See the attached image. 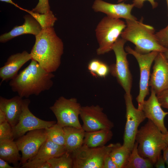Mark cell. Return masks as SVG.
Returning <instances> with one entry per match:
<instances>
[{
  "instance_id": "cell-1",
  "label": "cell",
  "mask_w": 168,
  "mask_h": 168,
  "mask_svg": "<svg viewBox=\"0 0 168 168\" xmlns=\"http://www.w3.org/2000/svg\"><path fill=\"white\" fill-rule=\"evenodd\" d=\"M54 77L52 72H47L31 59L29 64L11 80L9 85L18 96L28 98L49 90L53 85L52 79Z\"/></svg>"
},
{
  "instance_id": "cell-2",
  "label": "cell",
  "mask_w": 168,
  "mask_h": 168,
  "mask_svg": "<svg viewBox=\"0 0 168 168\" xmlns=\"http://www.w3.org/2000/svg\"><path fill=\"white\" fill-rule=\"evenodd\" d=\"M35 42L30 53L32 59L48 72L56 71L61 62L64 45L53 27L42 29L35 36Z\"/></svg>"
},
{
  "instance_id": "cell-3",
  "label": "cell",
  "mask_w": 168,
  "mask_h": 168,
  "mask_svg": "<svg viewBox=\"0 0 168 168\" xmlns=\"http://www.w3.org/2000/svg\"><path fill=\"white\" fill-rule=\"evenodd\" d=\"M143 19L142 18L139 21L126 20V26L121 34V38L134 44L135 50L140 54L152 51L164 53L167 49L158 42L154 28L144 24Z\"/></svg>"
},
{
  "instance_id": "cell-4",
  "label": "cell",
  "mask_w": 168,
  "mask_h": 168,
  "mask_svg": "<svg viewBox=\"0 0 168 168\" xmlns=\"http://www.w3.org/2000/svg\"><path fill=\"white\" fill-rule=\"evenodd\" d=\"M135 141L138 143L139 154L149 160L154 165L161 151L168 146L164 140L163 133L149 119L138 129Z\"/></svg>"
},
{
  "instance_id": "cell-5",
  "label": "cell",
  "mask_w": 168,
  "mask_h": 168,
  "mask_svg": "<svg viewBox=\"0 0 168 168\" xmlns=\"http://www.w3.org/2000/svg\"><path fill=\"white\" fill-rule=\"evenodd\" d=\"M126 26V23L119 19L107 16L102 18L95 29L99 45L96 50L97 54H103L112 50L113 45Z\"/></svg>"
},
{
  "instance_id": "cell-6",
  "label": "cell",
  "mask_w": 168,
  "mask_h": 168,
  "mask_svg": "<svg viewBox=\"0 0 168 168\" xmlns=\"http://www.w3.org/2000/svg\"><path fill=\"white\" fill-rule=\"evenodd\" d=\"M126 41L119 38L113 45L112 50L115 56L116 62L110 67V72L115 77L127 94H131L132 77L127 58L128 54L124 50V45Z\"/></svg>"
},
{
  "instance_id": "cell-7",
  "label": "cell",
  "mask_w": 168,
  "mask_h": 168,
  "mask_svg": "<svg viewBox=\"0 0 168 168\" xmlns=\"http://www.w3.org/2000/svg\"><path fill=\"white\" fill-rule=\"evenodd\" d=\"M81 107L76 98L67 99L61 96L49 108L57 119V123L62 127L72 126L81 128L79 120Z\"/></svg>"
},
{
  "instance_id": "cell-8",
  "label": "cell",
  "mask_w": 168,
  "mask_h": 168,
  "mask_svg": "<svg viewBox=\"0 0 168 168\" xmlns=\"http://www.w3.org/2000/svg\"><path fill=\"white\" fill-rule=\"evenodd\" d=\"M112 144L96 147L83 144L71 153L73 168H103L104 157L111 150Z\"/></svg>"
},
{
  "instance_id": "cell-9",
  "label": "cell",
  "mask_w": 168,
  "mask_h": 168,
  "mask_svg": "<svg viewBox=\"0 0 168 168\" xmlns=\"http://www.w3.org/2000/svg\"><path fill=\"white\" fill-rule=\"evenodd\" d=\"M125 50L128 54L132 55L136 58L139 66V91L136 100L138 103V109L142 110L145 98L149 93V82L151 67L159 52L152 51L147 54H140L128 46L125 47Z\"/></svg>"
},
{
  "instance_id": "cell-10",
  "label": "cell",
  "mask_w": 168,
  "mask_h": 168,
  "mask_svg": "<svg viewBox=\"0 0 168 168\" xmlns=\"http://www.w3.org/2000/svg\"><path fill=\"white\" fill-rule=\"evenodd\" d=\"M124 98L126 120L122 145L132 151L136 142L135 138L138 126L146 118L142 110L136 109L133 105L131 94L125 93Z\"/></svg>"
},
{
  "instance_id": "cell-11",
  "label": "cell",
  "mask_w": 168,
  "mask_h": 168,
  "mask_svg": "<svg viewBox=\"0 0 168 168\" xmlns=\"http://www.w3.org/2000/svg\"><path fill=\"white\" fill-rule=\"evenodd\" d=\"M47 139L45 129L30 131L18 138L16 142L22 154L19 166L34 157Z\"/></svg>"
},
{
  "instance_id": "cell-12",
  "label": "cell",
  "mask_w": 168,
  "mask_h": 168,
  "mask_svg": "<svg viewBox=\"0 0 168 168\" xmlns=\"http://www.w3.org/2000/svg\"><path fill=\"white\" fill-rule=\"evenodd\" d=\"M80 116L83 124L82 128L85 132L100 129H111L114 124L99 105L82 106Z\"/></svg>"
},
{
  "instance_id": "cell-13",
  "label": "cell",
  "mask_w": 168,
  "mask_h": 168,
  "mask_svg": "<svg viewBox=\"0 0 168 168\" xmlns=\"http://www.w3.org/2000/svg\"><path fill=\"white\" fill-rule=\"evenodd\" d=\"M30 102L28 99H23L22 111L18 121L12 128L14 139L18 138L30 131L46 129L56 123L55 121H45L35 116L29 110Z\"/></svg>"
},
{
  "instance_id": "cell-14",
  "label": "cell",
  "mask_w": 168,
  "mask_h": 168,
  "mask_svg": "<svg viewBox=\"0 0 168 168\" xmlns=\"http://www.w3.org/2000/svg\"><path fill=\"white\" fill-rule=\"evenodd\" d=\"M154 61L149 85L157 95L168 89V60L164 53L160 52Z\"/></svg>"
},
{
  "instance_id": "cell-15",
  "label": "cell",
  "mask_w": 168,
  "mask_h": 168,
  "mask_svg": "<svg viewBox=\"0 0 168 168\" xmlns=\"http://www.w3.org/2000/svg\"><path fill=\"white\" fill-rule=\"evenodd\" d=\"M151 94L147 100H144L142 110L146 117L152 122L163 134L168 132L164 124L165 117L168 112L164 111L159 103L156 94L151 88Z\"/></svg>"
},
{
  "instance_id": "cell-16",
  "label": "cell",
  "mask_w": 168,
  "mask_h": 168,
  "mask_svg": "<svg viewBox=\"0 0 168 168\" xmlns=\"http://www.w3.org/2000/svg\"><path fill=\"white\" fill-rule=\"evenodd\" d=\"M134 7L133 3L126 4L122 2L113 4L103 0H95L92 8L95 12L104 13L106 16L113 18L137 20V18L131 13Z\"/></svg>"
},
{
  "instance_id": "cell-17",
  "label": "cell",
  "mask_w": 168,
  "mask_h": 168,
  "mask_svg": "<svg viewBox=\"0 0 168 168\" xmlns=\"http://www.w3.org/2000/svg\"><path fill=\"white\" fill-rule=\"evenodd\" d=\"M32 58L30 53L26 51L10 56L4 65L0 68L1 83L13 79L18 74L19 70Z\"/></svg>"
},
{
  "instance_id": "cell-18",
  "label": "cell",
  "mask_w": 168,
  "mask_h": 168,
  "mask_svg": "<svg viewBox=\"0 0 168 168\" xmlns=\"http://www.w3.org/2000/svg\"><path fill=\"white\" fill-rule=\"evenodd\" d=\"M24 18L25 21L22 25L16 26L10 31L0 35V42L5 43L15 37L24 34H32L35 36L41 31L42 29L40 25L31 15L27 14Z\"/></svg>"
},
{
  "instance_id": "cell-19",
  "label": "cell",
  "mask_w": 168,
  "mask_h": 168,
  "mask_svg": "<svg viewBox=\"0 0 168 168\" xmlns=\"http://www.w3.org/2000/svg\"><path fill=\"white\" fill-rule=\"evenodd\" d=\"M19 96L7 99L0 97V110L5 114L7 121L12 127L17 123L21 113L23 99Z\"/></svg>"
},
{
  "instance_id": "cell-20",
  "label": "cell",
  "mask_w": 168,
  "mask_h": 168,
  "mask_svg": "<svg viewBox=\"0 0 168 168\" xmlns=\"http://www.w3.org/2000/svg\"><path fill=\"white\" fill-rule=\"evenodd\" d=\"M63 129L64 147L67 152L72 153L83 145L85 132L82 128L72 126L65 127Z\"/></svg>"
},
{
  "instance_id": "cell-21",
  "label": "cell",
  "mask_w": 168,
  "mask_h": 168,
  "mask_svg": "<svg viewBox=\"0 0 168 168\" xmlns=\"http://www.w3.org/2000/svg\"><path fill=\"white\" fill-rule=\"evenodd\" d=\"M16 142L10 140H0V158L10 163L16 168L19 167V161L21 157Z\"/></svg>"
},
{
  "instance_id": "cell-22",
  "label": "cell",
  "mask_w": 168,
  "mask_h": 168,
  "mask_svg": "<svg viewBox=\"0 0 168 168\" xmlns=\"http://www.w3.org/2000/svg\"><path fill=\"white\" fill-rule=\"evenodd\" d=\"M113 136L111 129L85 132L83 144L91 147H102L105 145Z\"/></svg>"
},
{
  "instance_id": "cell-23",
  "label": "cell",
  "mask_w": 168,
  "mask_h": 168,
  "mask_svg": "<svg viewBox=\"0 0 168 168\" xmlns=\"http://www.w3.org/2000/svg\"><path fill=\"white\" fill-rule=\"evenodd\" d=\"M66 152L64 146L58 145L47 139L37 154L31 159H39L47 161L51 158L59 156Z\"/></svg>"
},
{
  "instance_id": "cell-24",
  "label": "cell",
  "mask_w": 168,
  "mask_h": 168,
  "mask_svg": "<svg viewBox=\"0 0 168 168\" xmlns=\"http://www.w3.org/2000/svg\"><path fill=\"white\" fill-rule=\"evenodd\" d=\"M131 151L120 143L112 144L110 155L117 167L124 168Z\"/></svg>"
},
{
  "instance_id": "cell-25",
  "label": "cell",
  "mask_w": 168,
  "mask_h": 168,
  "mask_svg": "<svg viewBox=\"0 0 168 168\" xmlns=\"http://www.w3.org/2000/svg\"><path fill=\"white\" fill-rule=\"evenodd\" d=\"M138 143L135 142L124 168H151L154 164L149 160L141 156L139 154Z\"/></svg>"
},
{
  "instance_id": "cell-26",
  "label": "cell",
  "mask_w": 168,
  "mask_h": 168,
  "mask_svg": "<svg viewBox=\"0 0 168 168\" xmlns=\"http://www.w3.org/2000/svg\"><path fill=\"white\" fill-rule=\"evenodd\" d=\"M22 10L26 12L34 17L40 25L42 29L53 27L57 20V18L51 11L47 13L41 14L23 8Z\"/></svg>"
},
{
  "instance_id": "cell-27",
  "label": "cell",
  "mask_w": 168,
  "mask_h": 168,
  "mask_svg": "<svg viewBox=\"0 0 168 168\" xmlns=\"http://www.w3.org/2000/svg\"><path fill=\"white\" fill-rule=\"evenodd\" d=\"M45 130L47 139L58 145L64 146L65 139L63 127L56 123Z\"/></svg>"
},
{
  "instance_id": "cell-28",
  "label": "cell",
  "mask_w": 168,
  "mask_h": 168,
  "mask_svg": "<svg viewBox=\"0 0 168 168\" xmlns=\"http://www.w3.org/2000/svg\"><path fill=\"white\" fill-rule=\"evenodd\" d=\"M51 168H73V159L71 153L66 152L61 155L47 161Z\"/></svg>"
},
{
  "instance_id": "cell-29",
  "label": "cell",
  "mask_w": 168,
  "mask_h": 168,
  "mask_svg": "<svg viewBox=\"0 0 168 168\" xmlns=\"http://www.w3.org/2000/svg\"><path fill=\"white\" fill-rule=\"evenodd\" d=\"M14 139L12 128L9 123L6 121L0 124V140Z\"/></svg>"
},
{
  "instance_id": "cell-30",
  "label": "cell",
  "mask_w": 168,
  "mask_h": 168,
  "mask_svg": "<svg viewBox=\"0 0 168 168\" xmlns=\"http://www.w3.org/2000/svg\"><path fill=\"white\" fill-rule=\"evenodd\" d=\"M25 168H51L50 165L47 161L39 159H32L27 161L21 166Z\"/></svg>"
},
{
  "instance_id": "cell-31",
  "label": "cell",
  "mask_w": 168,
  "mask_h": 168,
  "mask_svg": "<svg viewBox=\"0 0 168 168\" xmlns=\"http://www.w3.org/2000/svg\"><path fill=\"white\" fill-rule=\"evenodd\" d=\"M155 35L159 44L168 49V24L166 27L155 33Z\"/></svg>"
},
{
  "instance_id": "cell-32",
  "label": "cell",
  "mask_w": 168,
  "mask_h": 168,
  "mask_svg": "<svg viewBox=\"0 0 168 168\" xmlns=\"http://www.w3.org/2000/svg\"><path fill=\"white\" fill-rule=\"evenodd\" d=\"M31 11L39 13H48L51 10L49 3V0H38V2L36 6Z\"/></svg>"
},
{
  "instance_id": "cell-33",
  "label": "cell",
  "mask_w": 168,
  "mask_h": 168,
  "mask_svg": "<svg viewBox=\"0 0 168 168\" xmlns=\"http://www.w3.org/2000/svg\"><path fill=\"white\" fill-rule=\"evenodd\" d=\"M156 96L161 107L168 110V89L162 91Z\"/></svg>"
},
{
  "instance_id": "cell-34",
  "label": "cell",
  "mask_w": 168,
  "mask_h": 168,
  "mask_svg": "<svg viewBox=\"0 0 168 168\" xmlns=\"http://www.w3.org/2000/svg\"><path fill=\"white\" fill-rule=\"evenodd\" d=\"M101 62L99 59H95L92 60L88 63V69L93 76L96 77V73Z\"/></svg>"
},
{
  "instance_id": "cell-35",
  "label": "cell",
  "mask_w": 168,
  "mask_h": 168,
  "mask_svg": "<svg viewBox=\"0 0 168 168\" xmlns=\"http://www.w3.org/2000/svg\"><path fill=\"white\" fill-rule=\"evenodd\" d=\"M109 72L110 67L102 61L96 73V77H105L108 75Z\"/></svg>"
},
{
  "instance_id": "cell-36",
  "label": "cell",
  "mask_w": 168,
  "mask_h": 168,
  "mask_svg": "<svg viewBox=\"0 0 168 168\" xmlns=\"http://www.w3.org/2000/svg\"><path fill=\"white\" fill-rule=\"evenodd\" d=\"M110 151L106 154L104 157L103 168H117V166L113 161L110 155Z\"/></svg>"
},
{
  "instance_id": "cell-37",
  "label": "cell",
  "mask_w": 168,
  "mask_h": 168,
  "mask_svg": "<svg viewBox=\"0 0 168 168\" xmlns=\"http://www.w3.org/2000/svg\"><path fill=\"white\" fill-rule=\"evenodd\" d=\"M126 0H118V2H120ZM148 1L151 3L153 8L156 7L157 3L155 2V0H133V3L136 7L138 8H141L143 6L144 2L145 1Z\"/></svg>"
},
{
  "instance_id": "cell-38",
  "label": "cell",
  "mask_w": 168,
  "mask_h": 168,
  "mask_svg": "<svg viewBox=\"0 0 168 168\" xmlns=\"http://www.w3.org/2000/svg\"><path fill=\"white\" fill-rule=\"evenodd\" d=\"M165 162L161 154L158 156L155 163V166L157 168H165Z\"/></svg>"
},
{
  "instance_id": "cell-39",
  "label": "cell",
  "mask_w": 168,
  "mask_h": 168,
  "mask_svg": "<svg viewBox=\"0 0 168 168\" xmlns=\"http://www.w3.org/2000/svg\"><path fill=\"white\" fill-rule=\"evenodd\" d=\"M0 168H16L10 166L8 162L0 158Z\"/></svg>"
},
{
  "instance_id": "cell-40",
  "label": "cell",
  "mask_w": 168,
  "mask_h": 168,
  "mask_svg": "<svg viewBox=\"0 0 168 168\" xmlns=\"http://www.w3.org/2000/svg\"><path fill=\"white\" fill-rule=\"evenodd\" d=\"M163 156L167 167L168 168V146L163 150Z\"/></svg>"
},
{
  "instance_id": "cell-41",
  "label": "cell",
  "mask_w": 168,
  "mask_h": 168,
  "mask_svg": "<svg viewBox=\"0 0 168 168\" xmlns=\"http://www.w3.org/2000/svg\"><path fill=\"white\" fill-rule=\"evenodd\" d=\"M7 121L4 113L0 110V124Z\"/></svg>"
},
{
  "instance_id": "cell-42",
  "label": "cell",
  "mask_w": 168,
  "mask_h": 168,
  "mask_svg": "<svg viewBox=\"0 0 168 168\" xmlns=\"http://www.w3.org/2000/svg\"><path fill=\"white\" fill-rule=\"evenodd\" d=\"M0 1L1 2H5L7 3H9L10 4H12L14 6H15L16 7L18 8L19 9H21L22 10V8L20 7L19 6H18L12 0H0Z\"/></svg>"
},
{
  "instance_id": "cell-43",
  "label": "cell",
  "mask_w": 168,
  "mask_h": 168,
  "mask_svg": "<svg viewBox=\"0 0 168 168\" xmlns=\"http://www.w3.org/2000/svg\"><path fill=\"white\" fill-rule=\"evenodd\" d=\"M163 137L166 143L168 146V132L165 134H163Z\"/></svg>"
},
{
  "instance_id": "cell-44",
  "label": "cell",
  "mask_w": 168,
  "mask_h": 168,
  "mask_svg": "<svg viewBox=\"0 0 168 168\" xmlns=\"http://www.w3.org/2000/svg\"><path fill=\"white\" fill-rule=\"evenodd\" d=\"M163 53L166 57L168 60V49H167Z\"/></svg>"
},
{
  "instance_id": "cell-45",
  "label": "cell",
  "mask_w": 168,
  "mask_h": 168,
  "mask_svg": "<svg viewBox=\"0 0 168 168\" xmlns=\"http://www.w3.org/2000/svg\"><path fill=\"white\" fill-rule=\"evenodd\" d=\"M167 5V7H168V0H166Z\"/></svg>"
}]
</instances>
